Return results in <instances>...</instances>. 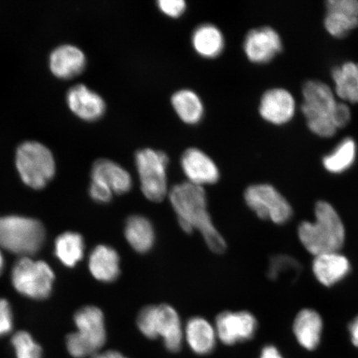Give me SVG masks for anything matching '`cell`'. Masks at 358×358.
I'll use <instances>...</instances> for the list:
<instances>
[{"mask_svg": "<svg viewBox=\"0 0 358 358\" xmlns=\"http://www.w3.org/2000/svg\"><path fill=\"white\" fill-rule=\"evenodd\" d=\"M84 250L83 236L76 232H65L56 240V256L66 266L73 267L82 261Z\"/></svg>", "mask_w": 358, "mask_h": 358, "instance_id": "27", "label": "cell"}, {"mask_svg": "<svg viewBox=\"0 0 358 358\" xmlns=\"http://www.w3.org/2000/svg\"><path fill=\"white\" fill-rule=\"evenodd\" d=\"M91 358H128L117 351H106L104 352H98L97 355Z\"/></svg>", "mask_w": 358, "mask_h": 358, "instance_id": "37", "label": "cell"}, {"mask_svg": "<svg viewBox=\"0 0 358 358\" xmlns=\"http://www.w3.org/2000/svg\"><path fill=\"white\" fill-rule=\"evenodd\" d=\"M66 100L71 112L87 122L99 120L106 112L104 99L87 85L79 83L69 88Z\"/></svg>", "mask_w": 358, "mask_h": 358, "instance_id": "13", "label": "cell"}, {"mask_svg": "<svg viewBox=\"0 0 358 358\" xmlns=\"http://www.w3.org/2000/svg\"><path fill=\"white\" fill-rule=\"evenodd\" d=\"M15 164L22 182L34 189H43L56 173L52 152L37 141H26L17 146Z\"/></svg>", "mask_w": 358, "mask_h": 358, "instance_id": "6", "label": "cell"}, {"mask_svg": "<svg viewBox=\"0 0 358 358\" xmlns=\"http://www.w3.org/2000/svg\"><path fill=\"white\" fill-rule=\"evenodd\" d=\"M187 344L198 355H208L216 347L217 335L215 327L203 317H192L185 330Z\"/></svg>", "mask_w": 358, "mask_h": 358, "instance_id": "21", "label": "cell"}, {"mask_svg": "<svg viewBox=\"0 0 358 358\" xmlns=\"http://www.w3.org/2000/svg\"><path fill=\"white\" fill-rule=\"evenodd\" d=\"M92 179L104 183L115 194H127L133 186L132 178L127 170L107 159H97L93 164Z\"/></svg>", "mask_w": 358, "mask_h": 358, "instance_id": "19", "label": "cell"}, {"mask_svg": "<svg viewBox=\"0 0 358 358\" xmlns=\"http://www.w3.org/2000/svg\"><path fill=\"white\" fill-rule=\"evenodd\" d=\"M55 273L43 262L24 257L17 262L12 271L13 287L24 296L45 299L52 293Z\"/></svg>", "mask_w": 358, "mask_h": 358, "instance_id": "9", "label": "cell"}, {"mask_svg": "<svg viewBox=\"0 0 358 358\" xmlns=\"http://www.w3.org/2000/svg\"><path fill=\"white\" fill-rule=\"evenodd\" d=\"M13 329V315L10 303L0 299V337L10 334Z\"/></svg>", "mask_w": 358, "mask_h": 358, "instance_id": "33", "label": "cell"}, {"mask_svg": "<svg viewBox=\"0 0 358 358\" xmlns=\"http://www.w3.org/2000/svg\"><path fill=\"white\" fill-rule=\"evenodd\" d=\"M77 331L67 335V352L73 358H91L97 355L106 342L105 317L99 308L86 306L74 316Z\"/></svg>", "mask_w": 358, "mask_h": 358, "instance_id": "3", "label": "cell"}, {"mask_svg": "<svg viewBox=\"0 0 358 358\" xmlns=\"http://www.w3.org/2000/svg\"><path fill=\"white\" fill-rule=\"evenodd\" d=\"M315 222H303L299 227V241L308 252L317 255L339 252L345 243V227L335 208L324 201L315 205Z\"/></svg>", "mask_w": 358, "mask_h": 358, "instance_id": "2", "label": "cell"}, {"mask_svg": "<svg viewBox=\"0 0 358 358\" xmlns=\"http://www.w3.org/2000/svg\"><path fill=\"white\" fill-rule=\"evenodd\" d=\"M351 111L343 103H338L334 114V122L336 128H343L350 122Z\"/></svg>", "mask_w": 358, "mask_h": 358, "instance_id": "34", "label": "cell"}, {"mask_svg": "<svg viewBox=\"0 0 358 358\" xmlns=\"http://www.w3.org/2000/svg\"><path fill=\"white\" fill-rule=\"evenodd\" d=\"M357 145L351 138H344L336 149L324 157L323 164L332 173H341L352 166L356 159Z\"/></svg>", "mask_w": 358, "mask_h": 358, "instance_id": "28", "label": "cell"}, {"mask_svg": "<svg viewBox=\"0 0 358 358\" xmlns=\"http://www.w3.org/2000/svg\"><path fill=\"white\" fill-rule=\"evenodd\" d=\"M170 203L182 229L191 234L199 231L214 253L225 252V240L215 227L208 211V199L203 187L189 181L178 183L169 192Z\"/></svg>", "mask_w": 358, "mask_h": 358, "instance_id": "1", "label": "cell"}, {"mask_svg": "<svg viewBox=\"0 0 358 358\" xmlns=\"http://www.w3.org/2000/svg\"><path fill=\"white\" fill-rule=\"evenodd\" d=\"M324 25L335 38H343L358 26L357 0H329L327 2Z\"/></svg>", "mask_w": 358, "mask_h": 358, "instance_id": "14", "label": "cell"}, {"mask_svg": "<svg viewBox=\"0 0 358 358\" xmlns=\"http://www.w3.org/2000/svg\"><path fill=\"white\" fill-rule=\"evenodd\" d=\"M172 105L176 113L187 124H196L203 118V102L194 92L183 89L173 94Z\"/></svg>", "mask_w": 358, "mask_h": 358, "instance_id": "26", "label": "cell"}, {"mask_svg": "<svg viewBox=\"0 0 358 358\" xmlns=\"http://www.w3.org/2000/svg\"><path fill=\"white\" fill-rule=\"evenodd\" d=\"M245 201L258 217L279 225L287 222L293 214L285 196L266 183L248 187L245 192Z\"/></svg>", "mask_w": 358, "mask_h": 358, "instance_id": "10", "label": "cell"}, {"mask_svg": "<svg viewBox=\"0 0 358 358\" xmlns=\"http://www.w3.org/2000/svg\"><path fill=\"white\" fill-rule=\"evenodd\" d=\"M181 167L189 182L196 185H213L220 178L217 164L207 154L196 148L183 153Z\"/></svg>", "mask_w": 358, "mask_h": 358, "instance_id": "15", "label": "cell"}, {"mask_svg": "<svg viewBox=\"0 0 358 358\" xmlns=\"http://www.w3.org/2000/svg\"><path fill=\"white\" fill-rule=\"evenodd\" d=\"M323 325L319 313L311 308H304L298 313L294 322L295 338L303 348L313 350L320 343Z\"/></svg>", "mask_w": 358, "mask_h": 358, "instance_id": "22", "label": "cell"}, {"mask_svg": "<svg viewBox=\"0 0 358 358\" xmlns=\"http://www.w3.org/2000/svg\"><path fill=\"white\" fill-rule=\"evenodd\" d=\"M124 234L132 249L146 254L154 248L155 231L153 224L142 215H132L125 222Z\"/></svg>", "mask_w": 358, "mask_h": 358, "instance_id": "23", "label": "cell"}, {"mask_svg": "<svg viewBox=\"0 0 358 358\" xmlns=\"http://www.w3.org/2000/svg\"><path fill=\"white\" fill-rule=\"evenodd\" d=\"M3 268V257L2 256L1 252H0V275H1Z\"/></svg>", "mask_w": 358, "mask_h": 358, "instance_id": "38", "label": "cell"}, {"mask_svg": "<svg viewBox=\"0 0 358 358\" xmlns=\"http://www.w3.org/2000/svg\"><path fill=\"white\" fill-rule=\"evenodd\" d=\"M295 101L291 94L282 88L268 90L259 103V114L266 122L284 124L293 118Z\"/></svg>", "mask_w": 358, "mask_h": 358, "instance_id": "17", "label": "cell"}, {"mask_svg": "<svg viewBox=\"0 0 358 358\" xmlns=\"http://www.w3.org/2000/svg\"><path fill=\"white\" fill-rule=\"evenodd\" d=\"M312 268L317 280L330 287L345 278L351 271V265L345 256L335 252L315 256Z\"/></svg>", "mask_w": 358, "mask_h": 358, "instance_id": "18", "label": "cell"}, {"mask_svg": "<svg viewBox=\"0 0 358 358\" xmlns=\"http://www.w3.org/2000/svg\"><path fill=\"white\" fill-rule=\"evenodd\" d=\"M11 343L16 358H43V349L26 331H19L13 336Z\"/></svg>", "mask_w": 358, "mask_h": 358, "instance_id": "29", "label": "cell"}, {"mask_svg": "<svg viewBox=\"0 0 358 358\" xmlns=\"http://www.w3.org/2000/svg\"><path fill=\"white\" fill-rule=\"evenodd\" d=\"M259 358H284L275 347L268 345L263 348Z\"/></svg>", "mask_w": 358, "mask_h": 358, "instance_id": "35", "label": "cell"}, {"mask_svg": "<svg viewBox=\"0 0 358 358\" xmlns=\"http://www.w3.org/2000/svg\"><path fill=\"white\" fill-rule=\"evenodd\" d=\"M89 194L91 195L94 201L99 203H107L111 201L113 196V192H112L108 187L104 183L92 179L91 185H90Z\"/></svg>", "mask_w": 358, "mask_h": 358, "instance_id": "31", "label": "cell"}, {"mask_svg": "<svg viewBox=\"0 0 358 358\" xmlns=\"http://www.w3.org/2000/svg\"><path fill=\"white\" fill-rule=\"evenodd\" d=\"M299 268L298 262L293 258L287 256H277L271 259L268 275L271 280H275L278 278L282 273L298 272Z\"/></svg>", "mask_w": 358, "mask_h": 358, "instance_id": "30", "label": "cell"}, {"mask_svg": "<svg viewBox=\"0 0 358 358\" xmlns=\"http://www.w3.org/2000/svg\"><path fill=\"white\" fill-rule=\"evenodd\" d=\"M348 330L353 345L358 348V316L349 324Z\"/></svg>", "mask_w": 358, "mask_h": 358, "instance_id": "36", "label": "cell"}, {"mask_svg": "<svg viewBox=\"0 0 358 358\" xmlns=\"http://www.w3.org/2000/svg\"><path fill=\"white\" fill-rule=\"evenodd\" d=\"M283 48L278 33L271 27L250 30L246 35L244 50L246 57L255 64H266Z\"/></svg>", "mask_w": 358, "mask_h": 358, "instance_id": "12", "label": "cell"}, {"mask_svg": "<svg viewBox=\"0 0 358 358\" xmlns=\"http://www.w3.org/2000/svg\"><path fill=\"white\" fill-rule=\"evenodd\" d=\"M87 57L79 47L71 43L58 45L49 55V69L58 78L69 79L82 73Z\"/></svg>", "mask_w": 358, "mask_h": 358, "instance_id": "16", "label": "cell"}, {"mask_svg": "<svg viewBox=\"0 0 358 358\" xmlns=\"http://www.w3.org/2000/svg\"><path fill=\"white\" fill-rule=\"evenodd\" d=\"M256 317L248 311H224L216 319L217 338L226 345L252 339L257 330Z\"/></svg>", "mask_w": 358, "mask_h": 358, "instance_id": "11", "label": "cell"}, {"mask_svg": "<svg viewBox=\"0 0 358 358\" xmlns=\"http://www.w3.org/2000/svg\"><path fill=\"white\" fill-rule=\"evenodd\" d=\"M335 92L344 101L358 103V64L348 62L333 70Z\"/></svg>", "mask_w": 358, "mask_h": 358, "instance_id": "25", "label": "cell"}, {"mask_svg": "<svg viewBox=\"0 0 358 358\" xmlns=\"http://www.w3.org/2000/svg\"><path fill=\"white\" fill-rule=\"evenodd\" d=\"M137 327L148 338H162L169 352L180 350L185 331L176 308L169 304L143 308L137 317Z\"/></svg>", "mask_w": 358, "mask_h": 358, "instance_id": "5", "label": "cell"}, {"mask_svg": "<svg viewBox=\"0 0 358 358\" xmlns=\"http://www.w3.org/2000/svg\"><path fill=\"white\" fill-rule=\"evenodd\" d=\"M303 96L301 110L310 131L320 137L334 136L338 129L334 114L338 102L332 89L320 80H308L303 87Z\"/></svg>", "mask_w": 358, "mask_h": 358, "instance_id": "4", "label": "cell"}, {"mask_svg": "<svg viewBox=\"0 0 358 358\" xmlns=\"http://www.w3.org/2000/svg\"><path fill=\"white\" fill-rule=\"evenodd\" d=\"M192 43L195 51L207 58L220 55L225 46V39L221 30L210 24H201L194 30Z\"/></svg>", "mask_w": 358, "mask_h": 358, "instance_id": "24", "label": "cell"}, {"mask_svg": "<svg viewBox=\"0 0 358 358\" xmlns=\"http://www.w3.org/2000/svg\"><path fill=\"white\" fill-rule=\"evenodd\" d=\"M168 164V156L162 151L144 149L136 155V165L143 194L154 203H160L169 194Z\"/></svg>", "mask_w": 358, "mask_h": 358, "instance_id": "8", "label": "cell"}, {"mask_svg": "<svg viewBox=\"0 0 358 358\" xmlns=\"http://www.w3.org/2000/svg\"><path fill=\"white\" fill-rule=\"evenodd\" d=\"M89 268L94 278L104 283H111L120 274V258L114 248L99 245L89 257Z\"/></svg>", "mask_w": 358, "mask_h": 358, "instance_id": "20", "label": "cell"}, {"mask_svg": "<svg viewBox=\"0 0 358 358\" xmlns=\"http://www.w3.org/2000/svg\"><path fill=\"white\" fill-rule=\"evenodd\" d=\"M45 241L43 224L35 219L7 216L0 217V246L12 253L32 256Z\"/></svg>", "mask_w": 358, "mask_h": 358, "instance_id": "7", "label": "cell"}, {"mask_svg": "<svg viewBox=\"0 0 358 358\" xmlns=\"http://www.w3.org/2000/svg\"><path fill=\"white\" fill-rule=\"evenodd\" d=\"M158 7L165 15L177 17L182 15L186 10V2L183 0H159Z\"/></svg>", "mask_w": 358, "mask_h": 358, "instance_id": "32", "label": "cell"}]
</instances>
